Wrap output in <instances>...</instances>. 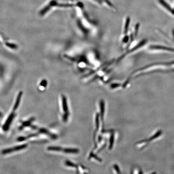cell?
<instances>
[{
  "label": "cell",
  "mask_w": 174,
  "mask_h": 174,
  "mask_svg": "<svg viewBox=\"0 0 174 174\" xmlns=\"http://www.w3.org/2000/svg\"><path fill=\"white\" fill-rule=\"evenodd\" d=\"M28 146L27 144H24L21 145L17 146L14 147L6 149L3 150L1 152V153L3 154H6L11 153L13 152L14 151H17L20 150L24 149Z\"/></svg>",
  "instance_id": "1"
},
{
  "label": "cell",
  "mask_w": 174,
  "mask_h": 174,
  "mask_svg": "<svg viewBox=\"0 0 174 174\" xmlns=\"http://www.w3.org/2000/svg\"><path fill=\"white\" fill-rule=\"evenodd\" d=\"M15 116V114L14 112H12V113L10 114L9 117L7 118L6 121L4 125L3 126V128L4 130L6 131H7L9 129L10 125L11 123H12V122Z\"/></svg>",
  "instance_id": "2"
},
{
  "label": "cell",
  "mask_w": 174,
  "mask_h": 174,
  "mask_svg": "<svg viewBox=\"0 0 174 174\" xmlns=\"http://www.w3.org/2000/svg\"><path fill=\"white\" fill-rule=\"evenodd\" d=\"M91 1H93L94 2L97 3L99 5L107 6L110 8H113L114 7L112 3L109 0H91Z\"/></svg>",
  "instance_id": "3"
},
{
  "label": "cell",
  "mask_w": 174,
  "mask_h": 174,
  "mask_svg": "<svg viewBox=\"0 0 174 174\" xmlns=\"http://www.w3.org/2000/svg\"><path fill=\"white\" fill-rule=\"evenodd\" d=\"M160 3L167 10L169 11L171 13V14L174 15V9H172L169 5L166 2L165 0H159Z\"/></svg>",
  "instance_id": "4"
},
{
  "label": "cell",
  "mask_w": 174,
  "mask_h": 174,
  "mask_svg": "<svg viewBox=\"0 0 174 174\" xmlns=\"http://www.w3.org/2000/svg\"><path fill=\"white\" fill-rule=\"evenodd\" d=\"M36 129H38L39 132L41 133L45 134L46 135H48L49 136L53 138V139H55L57 137V136H56V135L53 134L51 133L49 131L47 130V129H38V127H37Z\"/></svg>",
  "instance_id": "5"
},
{
  "label": "cell",
  "mask_w": 174,
  "mask_h": 174,
  "mask_svg": "<svg viewBox=\"0 0 174 174\" xmlns=\"http://www.w3.org/2000/svg\"><path fill=\"white\" fill-rule=\"evenodd\" d=\"M150 48L152 49H158V50H167L170 51L174 52V49L173 48H169L162 46H152L150 47Z\"/></svg>",
  "instance_id": "6"
},
{
  "label": "cell",
  "mask_w": 174,
  "mask_h": 174,
  "mask_svg": "<svg viewBox=\"0 0 174 174\" xmlns=\"http://www.w3.org/2000/svg\"><path fill=\"white\" fill-rule=\"evenodd\" d=\"M22 95V92H20L18 95V97H17L14 106V108H13L14 110H16L18 107L19 104H20V102Z\"/></svg>",
  "instance_id": "7"
},
{
  "label": "cell",
  "mask_w": 174,
  "mask_h": 174,
  "mask_svg": "<svg viewBox=\"0 0 174 174\" xmlns=\"http://www.w3.org/2000/svg\"><path fill=\"white\" fill-rule=\"evenodd\" d=\"M62 103H63V111L65 112V113H67L68 112V108L67 106V99L65 96H63L62 97Z\"/></svg>",
  "instance_id": "8"
},
{
  "label": "cell",
  "mask_w": 174,
  "mask_h": 174,
  "mask_svg": "<svg viewBox=\"0 0 174 174\" xmlns=\"http://www.w3.org/2000/svg\"><path fill=\"white\" fill-rule=\"evenodd\" d=\"M39 135V133H38L32 134L30 135L27 137H19L18 138V140L20 142L24 141L30 138L37 136Z\"/></svg>",
  "instance_id": "9"
},
{
  "label": "cell",
  "mask_w": 174,
  "mask_h": 174,
  "mask_svg": "<svg viewBox=\"0 0 174 174\" xmlns=\"http://www.w3.org/2000/svg\"><path fill=\"white\" fill-rule=\"evenodd\" d=\"M62 150L67 153H77L79 152V150L76 149L65 148Z\"/></svg>",
  "instance_id": "10"
},
{
  "label": "cell",
  "mask_w": 174,
  "mask_h": 174,
  "mask_svg": "<svg viewBox=\"0 0 174 174\" xmlns=\"http://www.w3.org/2000/svg\"><path fill=\"white\" fill-rule=\"evenodd\" d=\"M35 120V118H31V119H29V120L27 121H25L22 124V126L20 127V129H23L24 127H25L28 126H30V125L31 123Z\"/></svg>",
  "instance_id": "11"
},
{
  "label": "cell",
  "mask_w": 174,
  "mask_h": 174,
  "mask_svg": "<svg viewBox=\"0 0 174 174\" xmlns=\"http://www.w3.org/2000/svg\"><path fill=\"white\" fill-rule=\"evenodd\" d=\"M48 150L50 151H61L63 149L62 148L58 146H49L47 148Z\"/></svg>",
  "instance_id": "12"
},
{
  "label": "cell",
  "mask_w": 174,
  "mask_h": 174,
  "mask_svg": "<svg viewBox=\"0 0 174 174\" xmlns=\"http://www.w3.org/2000/svg\"><path fill=\"white\" fill-rule=\"evenodd\" d=\"M130 22V18H127L125 21V24L124 27V33H127L128 29L129 26Z\"/></svg>",
  "instance_id": "13"
},
{
  "label": "cell",
  "mask_w": 174,
  "mask_h": 174,
  "mask_svg": "<svg viewBox=\"0 0 174 174\" xmlns=\"http://www.w3.org/2000/svg\"><path fill=\"white\" fill-rule=\"evenodd\" d=\"M114 137L113 135H111V137H110V148L111 149L112 148V145H113L114 142Z\"/></svg>",
  "instance_id": "14"
},
{
  "label": "cell",
  "mask_w": 174,
  "mask_h": 174,
  "mask_svg": "<svg viewBox=\"0 0 174 174\" xmlns=\"http://www.w3.org/2000/svg\"><path fill=\"white\" fill-rule=\"evenodd\" d=\"M65 163H66V165H67V166H69V167H76V165H75V164H73V163L69 161H66Z\"/></svg>",
  "instance_id": "15"
},
{
  "label": "cell",
  "mask_w": 174,
  "mask_h": 174,
  "mask_svg": "<svg viewBox=\"0 0 174 174\" xmlns=\"http://www.w3.org/2000/svg\"><path fill=\"white\" fill-rule=\"evenodd\" d=\"M139 24H137L136 26V30H135V34L137 35V34L138 30L139 28Z\"/></svg>",
  "instance_id": "16"
},
{
  "label": "cell",
  "mask_w": 174,
  "mask_h": 174,
  "mask_svg": "<svg viewBox=\"0 0 174 174\" xmlns=\"http://www.w3.org/2000/svg\"><path fill=\"white\" fill-rule=\"evenodd\" d=\"M47 82H46V81H43L41 82V85L43 86H46V85H47Z\"/></svg>",
  "instance_id": "17"
},
{
  "label": "cell",
  "mask_w": 174,
  "mask_h": 174,
  "mask_svg": "<svg viewBox=\"0 0 174 174\" xmlns=\"http://www.w3.org/2000/svg\"><path fill=\"white\" fill-rule=\"evenodd\" d=\"M114 169H115L116 170V171H118V173H119L120 171H119V169H118V167L117 165H115V166H114Z\"/></svg>",
  "instance_id": "18"
}]
</instances>
